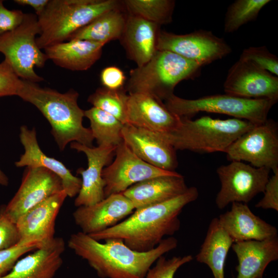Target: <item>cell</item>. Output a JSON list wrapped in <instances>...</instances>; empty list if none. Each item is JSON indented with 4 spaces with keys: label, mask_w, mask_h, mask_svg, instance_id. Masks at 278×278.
Returning <instances> with one entry per match:
<instances>
[{
    "label": "cell",
    "mask_w": 278,
    "mask_h": 278,
    "mask_svg": "<svg viewBox=\"0 0 278 278\" xmlns=\"http://www.w3.org/2000/svg\"><path fill=\"white\" fill-rule=\"evenodd\" d=\"M24 13L21 10H9L0 0V34L16 28L23 21Z\"/></svg>",
    "instance_id": "cell-39"
},
{
    "label": "cell",
    "mask_w": 278,
    "mask_h": 278,
    "mask_svg": "<svg viewBox=\"0 0 278 278\" xmlns=\"http://www.w3.org/2000/svg\"><path fill=\"white\" fill-rule=\"evenodd\" d=\"M126 79L123 71L115 66L106 67L100 73V81L103 87L111 90L124 88Z\"/></svg>",
    "instance_id": "cell-40"
},
{
    "label": "cell",
    "mask_w": 278,
    "mask_h": 278,
    "mask_svg": "<svg viewBox=\"0 0 278 278\" xmlns=\"http://www.w3.org/2000/svg\"><path fill=\"white\" fill-rule=\"evenodd\" d=\"M20 138L25 151L20 160L15 162L17 167L46 168L60 178L67 196L73 198L78 194L81 179L74 176L62 162L44 153L38 144L34 128L29 129L26 126H21Z\"/></svg>",
    "instance_id": "cell-20"
},
{
    "label": "cell",
    "mask_w": 278,
    "mask_h": 278,
    "mask_svg": "<svg viewBox=\"0 0 278 278\" xmlns=\"http://www.w3.org/2000/svg\"><path fill=\"white\" fill-rule=\"evenodd\" d=\"M49 0H15L18 4L23 6H29L36 11V14L39 15L44 10Z\"/></svg>",
    "instance_id": "cell-41"
},
{
    "label": "cell",
    "mask_w": 278,
    "mask_h": 278,
    "mask_svg": "<svg viewBox=\"0 0 278 278\" xmlns=\"http://www.w3.org/2000/svg\"><path fill=\"white\" fill-rule=\"evenodd\" d=\"M103 44L85 40H71L44 49L48 59L64 68L74 71L91 67L101 56Z\"/></svg>",
    "instance_id": "cell-26"
},
{
    "label": "cell",
    "mask_w": 278,
    "mask_h": 278,
    "mask_svg": "<svg viewBox=\"0 0 278 278\" xmlns=\"http://www.w3.org/2000/svg\"><path fill=\"white\" fill-rule=\"evenodd\" d=\"M65 244L55 237L49 242L15 263L11 271L0 278H54L62 265Z\"/></svg>",
    "instance_id": "cell-22"
},
{
    "label": "cell",
    "mask_w": 278,
    "mask_h": 278,
    "mask_svg": "<svg viewBox=\"0 0 278 278\" xmlns=\"http://www.w3.org/2000/svg\"><path fill=\"white\" fill-rule=\"evenodd\" d=\"M22 79L15 74L10 64L4 60L0 63V97L18 96Z\"/></svg>",
    "instance_id": "cell-36"
},
{
    "label": "cell",
    "mask_w": 278,
    "mask_h": 278,
    "mask_svg": "<svg viewBox=\"0 0 278 278\" xmlns=\"http://www.w3.org/2000/svg\"><path fill=\"white\" fill-rule=\"evenodd\" d=\"M100 242L81 232L72 234L68 247L85 260L101 278H145L157 260L176 249L178 240L170 236L163 239L147 252L134 251L119 239Z\"/></svg>",
    "instance_id": "cell-1"
},
{
    "label": "cell",
    "mask_w": 278,
    "mask_h": 278,
    "mask_svg": "<svg viewBox=\"0 0 278 278\" xmlns=\"http://www.w3.org/2000/svg\"><path fill=\"white\" fill-rule=\"evenodd\" d=\"M129 94L125 89L111 90L99 88L91 94L88 101L93 107L114 116L124 125L127 124V108Z\"/></svg>",
    "instance_id": "cell-31"
},
{
    "label": "cell",
    "mask_w": 278,
    "mask_h": 278,
    "mask_svg": "<svg viewBox=\"0 0 278 278\" xmlns=\"http://www.w3.org/2000/svg\"><path fill=\"white\" fill-rule=\"evenodd\" d=\"M201 67L172 52L157 50L148 62L130 71L125 90L129 94H146L165 100L180 82L197 76Z\"/></svg>",
    "instance_id": "cell-6"
},
{
    "label": "cell",
    "mask_w": 278,
    "mask_h": 278,
    "mask_svg": "<svg viewBox=\"0 0 278 278\" xmlns=\"http://www.w3.org/2000/svg\"><path fill=\"white\" fill-rule=\"evenodd\" d=\"M39 248L34 244L19 243L13 247L0 251V277L10 272L23 255Z\"/></svg>",
    "instance_id": "cell-35"
},
{
    "label": "cell",
    "mask_w": 278,
    "mask_h": 278,
    "mask_svg": "<svg viewBox=\"0 0 278 278\" xmlns=\"http://www.w3.org/2000/svg\"><path fill=\"white\" fill-rule=\"evenodd\" d=\"M67 195L64 190L50 196L23 214L16 224L19 243L41 247L55 238L56 220Z\"/></svg>",
    "instance_id": "cell-15"
},
{
    "label": "cell",
    "mask_w": 278,
    "mask_h": 278,
    "mask_svg": "<svg viewBox=\"0 0 278 278\" xmlns=\"http://www.w3.org/2000/svg\"><path fill=\"white\" fill-rule=\"evenodd\" d=\"M224 153L231 161L278 170V125L272 119L255 125L238 137Z\"/></svg>",
    "instance_id": "cell-10"
},
{
    "label": "cell",
    "mask_w": 278,
    "mask_h": 278,
    "mask_svg": "<svg viewBox=\"0 0 278 278\" xmlns=\"http://www.w3.org/2000/svg\"><path fill=\"white\" fill-rule=\"evenodd\" d=\"M239 59L250 62L276 76H278V58L265 46L246 48L243 50Z\"/></svg>",
    "instance_id": "cell-33"
},
{
    "label": "cell",
    "mask_w": 278,
    "mask_h": 278,
    "mask_svg": "<svg viewBox=\"0 0 278 278\" xmlns=\"http://www.w3.org/2000/svg\"><path fill=\"white\" fill-rule=\"evenodd\" d=\"M223 89L225 94L236 97L278 100L277 76L240 59L229 69Z\"/></svg>",
    "instance_id": "cell-14"
},
{
    "label": "cell",
    "mask_w": 278,
    "mask_h": 278,
    "mask_svg": "<svg viewBox=\"0 0 278 278\" xmlns=\"http://www.w3.org/2000/svg\"><path fill=\"white\" fill-rule=\"evenodd\" d=\"M135 208L122 193L111 195L90 206H81L73 212L81 232L91 235L112 228L132 214Z\"/></svg>",
    "instance_id": "cell-18"
},
{
    "label": "cell",
    "mask_w": 278,
    "mask_h": 278,
    "mask_svg": "<svg viewBox=\"0 0 278 278\" xmlns=\"http://www.w3.org/2000/svg\"><path fill=\"white\" fill-rule=\"evenodd\" d=\"M231 247L238 260L236 278L263 277L267 266L278 259L277 236L235 242Z\"/></svg>",
    "instance_id": "cell-25"
},
{
    "label": "cell",
    "mask_w": 278,
    "mask_h": 278,
    "mask_svg": "<svg viewBox=\"0 0 278 278\" xmlns=\"http://www.w3.org/2000/svg\"><path fill=\"white\" fill-rule=\"evenodd\" d=\"M127 12L124 8L108 11L74 32L71 40H85L105 45L119 40L124 32Z\"/></svg>",
    "instance_id": "cell-28"
},
{
    "label": "cell",
    "mask_w": 278,
    "mask_h": 278,
    "mask_svg": "<svg viewBox=\"0 0 278 278\" xmlns=\"http://www.w3.org/2000/svg\"><path fill=\"white\" fill-rule=\"evenodd\" d=\"M114 161L102 170L105 183V197L122 193L130 186L145 180L176 173L161 169L145 162L123 142L117 146Z\"/></svg>",
    "instance_id": "cell-12"
},
{
    "label": "cell",
    "mask_w": 278,
    "mask_h": 278,
    "mask_svg": "<svg viewBox=\"0 0 278 278\" xmlns=\"http://www.w3.org/2000/svg\"><path fill=\"white\" fill-rule=\"evenodd\" d=\"M199 196L197 187L166 201L135 210L128 218L103 231L89 235L96 240L119 239L131 249L147 252L155 248L165 236H171L180 228L179 216L183 208Z\"/></svg>",
    "instance_id": "cell-2"
},
{
    "label": "cell",
    "mask_w": 278,
    "mask_h": 278,
    "mask_svg": "<svg viewBox=\"0 0 278 278\" xmlns=\"http://www.w3.org/2000/svg\"><path fill=\"white\" fill-rule=\"evenodd\" d=\"M180 119L176 129L162 134L176 151L198 153L224 152L238 137L255 125L236 118L220 119L203 116L194 120L186 117Z\"/></svg>",
    "instance_id": "cell-5"
},
{
    "label": "cell",
    "mask_w": 278,
    "mask_h": 278,
    "mask_svg": "<svg viewBox=\"0 0 278 278\" xmlns=\"http://www.w3.org/2000/svg\"><path fill=\"white\" fill-rule=\"evenodd\" d=\"M8 184V179L6 175L0 168V185L7 186Z\"/></svg>",
    "instance_id": "cell-42"
},
{
    "label": "cell",
    "mask_w": 278,
    "mask_h": 278,
    "mask_svg": "<svg viewBox=\"0 0 278 278\" xmlns=\"http://www.w3.org/2000/svg\"><path fill=\"white\" fill-rule=\"evenodd\" d=\"M124 143L139 158L158 168L176 171L178 162L176 150L160 133L125 124Z\"/></svg>",
    "instance_id": "cell-17"
},
{
    "label": "cell",
    "mask_w": 278,
    "mask_h": 278,
    "mask_svg": "<svg viewBox=\"0 0 278 278\" xmlns=\"http://www.w3.org/2000/svg\"><path fill=\"white\" fill-rule=\"evenodd\" d=\"M127 14L125 29L119 40L128 57L140 67L148 62L158 50L161 26Z\"/></svg>",
    "instance_id": "cell-23"
},
{
    "label": "cell",
    "mask_w": 278,
    "mask_h": 278,
    "mask_svg": "<svg viewBox=\"0 0 278 278\" xmlns=\"http://www.w3.org/2000/svg\"><path fill=\"white\" fill-rule=\"evenodd\" d=\"M264 196L255 205L257 208L278 211V170L273 172L263 192Z\"/></svg>",
    "instance_id": "cell-38"
},
{
    "label": "cell",
    "mask_w": 278,
    "mask_h": 278,
    "mask_svg": "<svg viewBox=\"0 0 278 278\" xmlns=\"http://www.w3.org/2000/svg\"><path fill=\"white\" fill-rule=\"evenodd\" d=\"M157 50L172 52L196 62L201 67L220 60L232 52L231 47L223 39L205 30L184 34L161 30Z\"/></svg>",
    "instance_id": "cell-11"
},
{
    "label": "cell",
    "mask_w": 278,
    "mask_h": 278,
    "mask_svg": "<svg viewBox=\"0 0 278 278\" xmlns=\"http://www.w3.org/2000/svg\"><path fill=\"white\" fill-rule=\"evenodd\" d=\"M70 146L83 152L88 160L87 168H79L77 171L81 176V186L74 204L77 207L93 205L105 198L102 172L110 164L117 146L89 147L77 142L71 143Z\"/></svg>",
    "instance_id": "cell-16"
},
{
    "label": "cell",
    "mask_w": 278,
    "mask_h": 278,
    "mask_svg": "<svg viewBox=\"0 0 278 278\" xmlns=\"http://www.w3.org/2000/svg\"><path fill=\"white\" fill-rule=\"evenodd\" d=\"M90 122V129L98 146H117L123 142L125 125L112 115L93 107L84 111Z\"/></svg>",
    "instance_id": "cell-29"
},
{
    "label": "cell",
    "mask_w": 278,
    "mask_h": 278,
    "mask_svg": "<svg viewBox=\"0 0 278 278\" xmlns=\"http://www.w3.org/2000/svg\"><path fill=\"white\" fill-rule=\"evenodd\" d=\"M270 171L268 168L255 167L236 161L218 167L216 172L221 187L215 199L217 207L223 209L233 202L247 204L263 193Z\"/></svg>",
    "instance_id": "cell-9"
},
{
    "label": "cell",
    "mask_w": 278,
    "mask_h": 278,
    "mask_svg": "<svg viewBox=\"0 0 278 278\" xmlns=\"http://www.w3.org/2000/svg\"><path fill=\"white\" fill-rule=\"evenodd\" d=\"M188 188L183 176L177 172L140 182L122 194L137 210L166 201L184 193Z\"/></svg>",
    "instance_id": "cell-24"
},
{
    "label": "cell",
    "mask_w": 278,
    "mask_h": 278,
    "mask_svg": "<svg viewBox=\"0 0 278 278\" xmlns=\"http://www.w3.org/2000/svg\"><path fill=\"white\" fill-rule=\"evenodd\" d=\"M257 278H263V277H257Z\"/></svg>",
    "instance_id": "cell-43"
},
{
    "label": "cell",
    "mask_w": 278,
    "mask_h": 278,
    "mask_svg": "<svg viewBox=\"0 0 278 278\" xmlns=\"http://www.w3.org/2000/svg\"><path fill=\"white\" fill-rule=\"evenodd\" d=\"M270 0H237L228 8L224 18L226 33L237 31L241 26L255 20Z\"/></svg>",
    "instance_id": "cell-32"
},
{
    "label": "cell",
    "mask_w": 278,
    "mask_h": 278,
    "mask_svg": "<svg viewBox=\"0 0 278 278\" xmlns=\"http://www.w3.org/2000/svg\"><path fill=\"white\" fill-rule=\"evenodd\" d=\"M20 235L16 223L13 222L0 209V251L14 247L19 244Z\"/></svg>",
    "instance_id": "cell-37"
},
{
    "label": "cell",
    "mask_w": 278,
    "mask_h": 278,
    "mask_svg": "<svg viewBox=\"0 0 278 278\" xmlns=\"http://www.w3.org/2000/svg\"><path fill=\"white\" fill-rule=\"evenodd\" d=\"M126 12L161 26L170 23L175 6L172 0H125Z\"/></svg>",
    "instance_id": "cell-30"
},
{
    "label": "cell",
    "mask_w": 278,
    "mask_h": 278,
    "mask_svg": "<svg viewBox=\"0 0 278 278\" xmlns=\"http://www.w3.org/2000/svg\"><path fill=\"white\" fill-rule=\"evenodd\" d=\"M233 244L232 238L221 227L218 218H214L196 259L206 265L214 278H224V265Z\"/></svg>",
    "instance_id": "cell-27"
},
{
    "label": "cell",
    "mask_w": 278,
    "mask_h": 278,
    "mask_svg": "<svg viewBox=\"0 0 278 278\" xmlns=\"http://www.w3.org/2000/svg\"><path fill=\"white\" fill-rule=\"evenodd\" d=\"M122 8V1L117 0H49L37 16L41 33L36 43L44 49L64 42L103 13Z\"/></svg>",
    "instance_id": "cell-4"
},
{
    "label": "cell",
    "mask_w": 278,
    "mask_h": 278,
    "mask_svg": "<svg viewBox=\"0 0 278 278\" xmlns=\"http://www.w3.org/2000/svg\"><path fill=\"white\" fill-rule=\"evenodd\" d=\"M62 190L61 180L54 172L44 168L27 167L18 191L7 205L2 207L16 223L23 214Z\"/></svg>",
    "instance_id": "cell-13"
},
{
    "label": "cell",
    "mask_w": 278,
    "mask_h": 278,
    "mask_svg": "<svg viewBox=\"0 0 278 278\" xmlns=\"http://www.w3.org/2000/svg\"><path fill=\"white\" fill-rule=\"evenodd\" d=\"M180 120V117L171 112L162 100L146 94H129L127 124L155 132L167 133L176 129Z\"/></svg>",
    "instance_id": "cell-19"
},
{
    "label": "cell",
    "mask_w": 278,
    "mask_h": 278,
    "mask_svg": "<svg viewBox=\"0 0 278 278\" xmlns=\"http://www.w3.org/2000/svg\"><path fill=\"white\" fill-rule=\"evenodd\" d=\"M41 30L38 16L24 13L21 24L14 29L0 34V53L21 79L38 83L44 80L36 74L34 67L42 68L48 60L36 43Z\"/></svg>",
    "instance_id": "cell-8"
},
{
    "label": "cell",
    "mask_w": 278,
    "mask_h": 278,
    "mask_svg": "<svg viewBox=\"0 0 278 278\" xmlns=\"http://www.w3.org/2000/svg\"><path fill=\"white\" fill-rule=\"evenodd\" d=\"M166 108L179 117L190 118L199 112L231 116L258 125L268 119L269 112L277 101L268 99H248L227 94L188 99L175 94L165 100Z\"/></svg>",
    "instance_id": "cell-7"
},
{
    "label": "cell",
    "mask_w": 278,
    "mask_h": 278,
    "mask_svg": "<svg viewBox=\"0 0 278 278\" xmlns=\"http://www.w3.org/2000/svg\"><path fill=\"white\" fill-rule=\"evenodd\" d=\"M193 259L191 255L175 256L168 259L162 255L155 262V265L149 269L145 278H174L177 270Z\"/></svg>",
    "instance_id": "cell-34"
},
{
    "label": "cell",
    "mask_w": 278,
    "mask_h": 278,
    "mask_svg": "<svg viewBox=\"0 0 278 278\" xmlns=\"http://www.w3.org/2000/svg\"><path fill=\"white\" fill-rule=\"evenodd\" d=\"M18 96L35 106L48 121L61 151L72 142L93 146L94 138L90 128L82 124L84 111L78 106L79 94L76 91L62 93L22 79Z\"/></svg>",
    "instance_id": "cell-3"
},
{
    "label": "cell",
    "mask_w": 278,
    "mask_h": 278,
    "mask_svg": "<svg viewBox=\"0 0 278 278\" xmlns=\"http://www.w3.org/2000/svg\"><path fill=\"white\" fill-rule=\"evenodd\" d=\"M233 243L264 240L277 236V229L255 215L246 203L233 202L230 210L218 218Z\"/></svg>",
    "instance_id": "cell-21"
}]
</instances>
